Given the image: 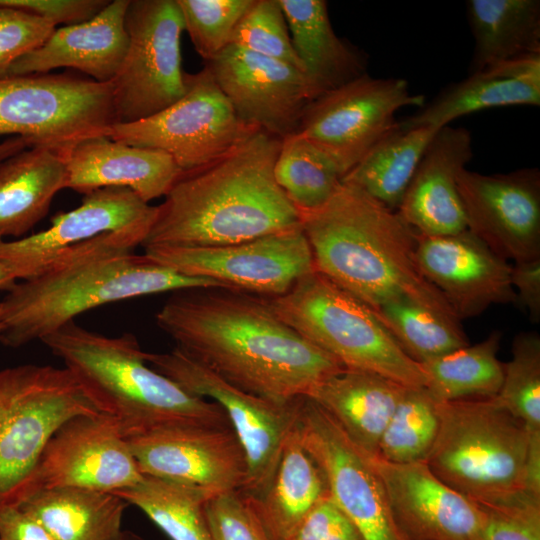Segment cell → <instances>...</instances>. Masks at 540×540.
I'll return each mask as SVG.
<instances>
[{
    "instance_id": "6da1fadb",
    "label": "cell",
    "mask_w": 540,
    "mask_h": 540,
    "mask_svg": "<svg viewBox=\"0 0 540 540\" xmlns=\"http://www.w3.org/2000/svg\"><path fill=\"white\" fill-rule=\"evenodd\" d=\"M156 323L231 385L277 402L309 396L345 367L284 323L264 297L225 287L172 292Z\"/></svg>"
},
{
    "instance_id": "7a4b0ae2",
    "label": "cell",
    "mask_w": 540,
    "mask_h": 540,
    "mask_svg": "<svg viewBox=\"0 0 540 540\" xmlns=\"http://www.w3.org/2000/svg\"><path fill=\"white\" fill-rule=\"evenodd\" d=\"M148 233H105L64 253L0 298V341L17 348L41 340L78 315L113 302L194 288L224 287L134 254ZM226 288V287H225Z\"/></svg>"
},
{
    "instance_id": "3957f363",
    "label": "cell",
    "mask_w": 540,
    "mask_h": 540,
    "mask_svg": "<svg viewBox=\"0 0 540 540\" xmlns=\"http://www.w3.org/2000/svg\"><path fill=\"white\" fill-rule=\"evenodd\" d=\"M281 143L258 130L210 164L182 173L157 206L142 247L225 245L300 226L299 210L274 177Z\"/></svg>"
},
{
    "instance_id": "277c9868",
    "label": "cell",
    "mask_w": 540,
    "mask_h": 540,
    "mask_svg": "<svg viewBox=\"0 0 540 540\" xmlns=\"http://www.w3.org/2000/svg\"><path fill=\"white\" fill-rule=\"evenodd\" d=\"M300 217L315 270L337 286L373 309L407 297L459 320L421 274L418 234L397 211L342 181L322 207Z\"/></svg>"
},
{
    "instance_id": "5b68a950",
    "label": "cell",
    "mask_w": 540,
    "mask_h": 540,
    "mask_svg": "<svg viewBox=\"0 0 540 540\" xmlns=\"http://www.w3.org/2000/svg\"><path fill=\"white\" fill-rule=\"evenodd\" d=\"M42 341L77 380L98 413L125 438L170 425H230L215 402L148 366L136 337H108L70 321Z\"/></svg>"
},
{
    "instance_id": "8992f818",
    "label": "cell",
    "mask_w": 540,
    "mask_h": 540,
    "mask_svg": "<svg viewBox=\"0 0 540 540\" xmlns=\"http://www.w3.org/2000/svg\"><path fill=\"white\" fill-rule=\"evenodd\" d=\"M425 463L475 503L540 493V435L530 434L496 396L440 402V428Z\"/></svg>"
},
{
    "instance_id": "52a82bcc",
    "label": "cell",
    "mask_w": 540,
    "mask_h": 540,
    "mask_svg": "<svg viewBox=\"0 0 540 540\" xmlns=\"http://www.w3.org/2000/svg\"><path fill=\"white\" fill-rule=\"evenodd\" d=\"M264 299L284 323L345 368L406 387L426 386L421 365L403 351L374 309L316 270L286 293Z\"/></svg>"
},
{
    "instance_id": "ba28073f",
    "label": "cell",
    "mask_w": 540,
    "mask_h": 540,
    "mask_svg": "<svg viewBox=\"0 0 540 540\" xmlns=\"http://www.w3.org/2000/svg\"><path fill=\"white\" fill-rule=\"evenodd\" d=\"M98 414L71 372L25 364L0 370V511L31 494L43 451L69 419Z\"/></svg>"
},
{
    "instance_id": "9c48e42d",
    "label": "cell",
    "mask_w": 540,
    "mask_h": 540,
    "mask_svg": "<svg viewBox=\"0 0 540 540\" xmlns=\"http://www.w3.org/2000/svg\"><path fill=\"white\" fill-rule=\"evenodd\" d=\"M111 82L70 72L0 77V135L58 153L116 124Z\"/></svg>"
},
{
    "instance_id": "30bf717a",
    "label": "cell",
    "mask_w": 540,
    "mask_h": 540,
    "mask_svg": "<svg viewBox=\"0 0 540 540\" xmlns=\"http://www.w3.org/2000/svg\"><path fill=\"white\" fill-rule=\"evenodd\" d=\"M261 130L241 120L205 65L185 73V92L163 111L112 125L107 136L169 154L182 172L204 167Z\"/></svg>"
},
{
    "instance_id": "8fae6325",
    "label": "cell",
    "mask_w": 540,
    "mask_h": 540,
    "mask_svg": "<svg viewBox=\"0 0 540 540\" xmlns=\"http://www.w3.org/2000/svg\"><path fill=\"white\" fill-rule=\"evenodd\" d=\"M128 47L111 81L117 123L151 117L185 92L181 35L183 17L176 0H130L125 14Z\"/></svg>"
},
{
    "instance_id": "7c38bea8",
    "label": "cell",
    "mask_w": 540,
    "mask_h": 540,
    "mask_svg": "<svg viewBox=\"0 0 540 540\" xmlns=\"http://www.w3.org/2000/svg\"><path fill=\"white\" fill-rule=\"evenodd\" d=\"M402 78L364 74L312 100L296 133L327 154L342 179L383 138L399 127L395 118L406 106L422 107Z\"/></svg>"
},
{
    "instance_id": "4fadbf2b",
    "label": "cell",
    "mask_w": 540,
    "mask_h": 540,
    "mask_svg": "<svg viewBox=\"0 0 540 540\" xmlns=\"http://www.w3.org/2000/svg\"><path fill=\"white\" fill-rule=\"evenodd\" d=\"M143 248L151 260L181 274L263 297L286 293L298 279L315 270L301 225L232 244Z\"/></svg>"
},
{
    "instance_id": "5bb4252c",
    "label": "cell",
    "mask_w": 540,
    "mask_h": 540,
    "mask_svg": "<svg viewBox=\"0 0 540 540\" xmlns=\"http://www.w3.org/2000/svg\"><path fill=\"white\" fill-rule=\"evenodd\" d=\"M145 360L192 395L212 399L226 414L248 462L243 490L260 494L276 468L286 436L292 429L299 399L273 402L245 392L215 375L177 348L168 353H147Z\"/></svg>"
},
{
    "instance_id": "9a60e30c",
    "label": "cell",
    "mask_w": 540,
    "mask_h": 540,
    "mask_svg": "<svg viewBox=\"0 0 540 540\" xmlns=\"http://www.w3.org/2000/svg\"><path fill=\"white\" fill-rule=\"evenodd\" d=\"M294 428L321 468L331 498L364 540H407L369 456L324 409L309 397H301Z\"/></svg>"
},
{
    "instance_id": "2e32d148",
    "label": "cell",
    "mask_w": 540,
    "mask_h": 540,
    "mask_svg": "<svg viewBox=\"0 0 540 540\" xmlns=\"http://www.w3.org/2000/svg\"><path fill=\"white\" fill-rule=\"evenodd\" d=\"M126 440L146 476L189 485L211 496L246 486L248 462L231 425H170Z\"/></svg>"
},
{
    "instance_id": "e0dca14e",
    "label": "cell",
    "mask_w": 540,
    "mask_h": 540,
    "mask_svg": "<svg viewBox=\"0 0 540 540\" xmlns=\"http://www.w3.org/2000/svg\"><path fill=\"white\" fill-rule=\"evenodd\" d=\"M457 188L467 229L505 260L540 258V172L485 175L462 169Z\"/></svg>"
},
{
    "instance_id": "ac0fdd59",
    "label": "cell",
    "mask_w": 540,
    "mask_h": 540,
    "mask_svg": "<svg viewBox=\"0 0 540 540\" xmlns=\"http://www.w3.org/2000/svg\"><path fill=\"white\" fill-rule=\"evenodd\" d=\"M143 478L113 419L100 413L79 415L66 421L47 443L30 496L62 487L115 492L133 487Z\"/></svg>"
},
{
    "instance_id": "d6986e66",
    "label": "cell",
    "mask_w": 540,
    "mask_h": 540,
    "mask_svg": "<svg viewBox=\"0 0 540 540\" xmlns=\"http://www.w3.org/2000/svg\"><path fill=\"white\" fill-rule=\"evenodd\" d=\"M156 215L157 206L128 188H99L84 194L77 208L56 214L46 230L12 241L0 239V262L17 280L28 279L69 250L105 233H149Z\"/></svg>"
},
{
    "instance_id": "ffe728a7",
    "label": "cell",
    "mask_w": 540,
    "mask_h": 540,
    "mask_svg": "<svg viewBox=\"0 0 540 540\" xmlns=\"http://www.w3.org/2000/svg\"><path fill=\"white\" fill-rule=\"evenodd\" d=\"M205 65L241 120L281 139L313 100L301 70L233 44Z\"/></svg>"
},
{
    "instance_id": "44dd1931",
    "label": "cell",
    "mask_w": 540,
    "mask_h": 540,
    "mask_svg": "<svg viewBox=\"0 0 540 540\" xmlns=\"http://www.w3.org/2000/svg\"><path fill=\"white\" fill-rule=\"evenodd\" d=\"M416 261L459 320L478 316L491 305L516 303L511 265L468 229L418 235Z\"/></svg>"
},
{
    "instance_id": "7402d4cb",
    "label": "cell",
    "mask_w": 540,
    "mask_h": 540,
    "mask_svg": "<svg viewBox=\"0 0 540 540\" xmlns=\"http://www.w3.org/2000/svg\"><path fill=\"white\" fill-rule=\"evenodd\" d=\"M369 458L407 540H482L478 505L441 481L425 462Z\"/></svg>"
},
{
    "instance_id": "603a6c76",
    "label": "cell",
    "mask_w": 540,
    "mask_h": 540,
    "mask_svg": "<svg viewBox=\"0 0 540 540\" xmlns=\"http://www.w3.org/2000/svg\"><path fill=\"white\" fill-rule=\"evenodd\" d=\"M472 157L467 129L448 125L433 136L397 209L418 235L442 236L467 229L457 176Z\"/></svg>"
},
{
    "instance_id": "cb8c5ba5",
    "label": "cell",
    "mask_w": 540,
    "mask_h": 540,
    "mask_svg": "<svg viewBox=\"0 0 540 540\" xmlns=\"http://www.w3.org/2000/svg\"><path fill=\"white\" fill-rule=\"evenodd\" d=\"M129 1H110L86 22L56 28L42 45L16 60L7 75L45 74L66 67L96 82H111L128 47L125 14Z\"/></svg>"
},
{
    "instance_id": "d4e9b609",
    "label": "cell",
    "mask_w": 540,
    "mask_h": 540,
    "mask_svg": "<svg viewBox=\"0 0 540 540\" xmlns=\"http://www.w3.org/2000/svg\"><path fill=\"white\" fill-rule=\"evenodd\" d=\"M66 188L86 194L124 187L146 202L165 196L183 173L161 150L128 145L106 135L86 139L61 156Z\"/></svg>"
},
{
    "instance_id": "484cf974",
    "label": "cell",
    "mask_w": 540,
    "mask_h": 540,
    "mask_svg": "<svg viewBox=\"0 0 540 540\" xmlns=\"http://www.w3.org/2000/svg\"><path fill=\"white\" fill-rule=\"evenodd\" d=\"M518 105H540V54L487 66L440 92L402 127L440 129L478 111Z\"/></svg>"
},
{
    "instance_id": "4316f807",
    "label": "cell",
    "mask_w": 540,
    "mask_h": 540,
    "mask_svg": "<svg viewBox=\"0 0 540 540\" xmlns=\"http://www.w3.org/2000/svg\"><path fill=\"white\" fill-rule=\"evenodd\" d=\"M313 100L366 74L363 52L338 37L324 0H278Z\"/></svg>"
},
{
    "instance_id": "83f0119b",
    "label": "cell",
    "mask_w": 540,
    "mask_h": 540,
    "mask_svg": "<svg viewBox=\"0 0 540 540\" xmlns=\"http://www.w3.org/2000/svg\"><path fill=\"white\" fill-rule=\"evenodd\" d=\"M405 388L381 375L345 368L322 381L307 397L324 409L358 448L375 456Z\"/></svg>"
},
{
    "instance_id": "f1b7e54d",
    "label": "cell",
    "mask_w": 540,
    "mask_h": 540,
    "mask_svg": "<svg viewBox=\"0 0 540 540\" xmlns=\"http://www.w3.org/2000/svg\"><path fill=\"white\" fill-rule=\"evenodd\" d=\"M328 494L321 468L300 442L293 425L264 490L256 496L246 495L269 540H288L309 511Z\"/></svg>"
},
{
    "instance_id": "f546056e",
    "label": "cell",
    "mask_w": 540,
    "mask_h": 540,
    "mask_svg": "<svg viewBox=\"0 0 540 540\" xmlns=\"http://www.w3.org/2000/svg\"><path fill=\"white\" fill-rule=\"evenodd\" d=\"M63 158L43 147H28L0 161V239L22 238L48 213L66 188Z\"/></svg>"
},
{
    "instance_id": "4dcf8cb0",
    "label": "cell",
    "mask_w": 540,
    "mask_h": 540,
    "mask_svg": "<svg viewBox=\"0 0 540 540\" xmlns=\"http://www.w3.org/2000/svg\"><path fill=\"white\" fill-rule=\"evenodd\" d=\"M128 505L112 492L62 487L37 491L18 508L53 540H116Z\"/></svg>"
},
{
    "instance_id": "1f68e13d",
    "label": "cell",
    "mask_w": 540,
    "mask_h": 540,
    "mask_svg": "<svg viewBox=\"0 0 540 540\" xmlns=\"http://www.w3.org/2000/svg\"><path fill=\"white\" fill-rule=\"evenodd\" d=\"M466 6L475 39L470 73L540 54L539 0H469Z\"/></svg>"
},
{
    "instance_id": "d6a6232c",
    "label": "cell",
    "mask_w": 540,
    "mask_h": 540,
    "mask_svg": "<svg viewBox=\"0 0 540 540\" xmlns=\"http://www.w3.org/2000/svg\"><path fill=\"white\" fill-rule=\"evenodd\" d=\"M439 129L399 127L377 143L342 181L397 211L418 163Z\"/></svg>"
},
{
    "instance_id": "836d02e7",
    "label": "cell",
    "mask_w": 540,
    "mask_h": 540,
    "mask_svg": "<svg viewBox=\"0 0 540 540\" xmlns=\"http://www.w3.org/2000/svg\"><path fill=\"white\" fill-rule=\"evenodd\" d=\"M501 336L493 331L477 344L421 363L425 388L440 402L497 396L504 376L498 359Z\"/></svg>"
},
{
    "instance_id": "e575fe53",
    "label": "cell",
    "mask_w": 540,
    "mask_h": 540,
    "mask_svg": "<svg viewBox=\"0 0 540 540\" xmlns=\"http://www.w3.org/2000/svg\"><path fill=\"white\" fill-rule=\"evenodd\" d=\"M139 508L171 540H212L205 506L213 497L198 488L146 476L112 492Z\"/></svg>"
},
{
    "instance_id": "d590c367",
    "label": "cell",
    "mask_w": 540,
    "mask_h": 540,
    "mask_svg": "<svg viewBox=\"0 0 540 540\" xmlns=\"http://www.w3.org/2000/svg\"><path fill=\"white\" fill-rule=\"evenodd\" d=\"M374 311L403 351L419 364L469 345L459 320L410 298L387 301Z\"/></svg>"
},
{
    "instance_id": "8d00e7d4",
    "label": "cell",
    "mask_w": 540,
    "mask_h": 540,
    "mask_svg": "<svg viewBox=\"0 0 540 540\" xmlns=\"http://www.w3.org/2000/svg\"><path fill=\"white\" fill-rule=\"evenodd\" d=\"M274 177L299 212L322 207L342 183L332 159L296 132L282 138Z\"/></svg>"
},
{
    "instance_id": "74e56055",
    "label": "cell",
    "mask_w": 540,
    "mask_h": 540,
    "mask_svg": "<svg viewBox=\"0 0 540 540\" xmlns=\"http://www.w3.org/2000/svg\"><path fill=\"white\" fill-rule=\"evenodd\" d=\"M440 428V401L425 387H406L375 457L391 463L425 462Z\"/></svg>"
},
{
    "instance_id": "f35d334b",
    "label": "cell",
    "mask_w": 540,
    "mask_h": 540,
    "mask_svg": "<svg viewBox=\"0 0 540 540\" xmlns=\"http://www.w3.org/2000/svg\"><path fill=\"white\" fill-rule=\"evenodd\" d=\"M500 403L532 435H540V336L520 332L512 342V358L504 364Z\"/></svg>"
},
{
    "instance_id": "ab89813d",
    "label": "cell",
    "mask_w": 540,
    "mask_h": 540,
    "mask_svg": "<svg viewBox=\"0 0 540 540\" xmlns=\"http://www.w3.org/2000/svg\"><path fill=\"white\" fill-rule=\"evenodd\" d=\"M184 30L196 52L209 62L228 45L232 34L254 0H176Z\"/></svg>"
},
{
    "instance_id": "60d3db41",
    "label": "cell",
    "mask_w": 540,
    "mask_h": 540,
    "mask_svg": "<svg viewBox=\"0 0 540 540\" xmlns=\"http://www.w3.org/2000/svg\"><path fill=\"white\" fill-rule=\"evenodd\" d=\"M230 44L283 61L304 73L278 0H254L237 24Z\"/></svg>"
},
{
    "instance_id": "b9f144b4",
    "label": "cell",
    "mask_w": 540,
    "mask_h": 540,
    "mask_svg": "<svg viewBox=\"0 0 540 540\" xmlns=\"http://www.w3.org/2000/svg\"><path fill=\"white\" fill-rule=\"evenodd\" d=\"M476 504L483 514L482 540H540V493L523 490Z\"/></svg>"
},
{
    "instance_id": "7bdbcfd3",
    "label": "cell",
    "mask_w": 540,
    "mask_h": 540,
    "mask_svg": "<svg viewBox=\"0 0 540 540\" xmlns=\"http://www.w3.org/2000/svg\"><path fill=\"white\" fill-rule=\"evenodd\" d=\"M205 512L212 540H269L248 496L241 490L211 497Z\"/></svg>"
},
{
    "instance_id": "ee69618b",
    "label": "cell",
    "mask_w": 540,
    "mask_h": 540,
    "mask_svg": "<svg viewBox=\"0 0 540 540\" xmlns=\"http://www.w3.org/2000/svg\"><path fill=\"white\" fill-rule=\"evenodd\" d=\"M56 26L33 13L0 4V77L23 55L42 45Z\"/></svg>"
},
{
    "instance_id": "f6af8a7d",
    "label": "cell",
    "mask_w": 540,
    "mask_h": 540,
    "mask_svg": "<svg viewBox=\"0 0 540 540\" xmlns=\"http://www.w3.org/2000/svg\"><path fill=\"white\" fill-rule=\"evenodd\" d=\"M288 540H364L330 494L304 517Z\"/></svg>"
},
{
    "instance_id": "bcb514c9",
    "label": "cell",
    "mask_w": 540,
    "mask_h": 540,
    "mask_svg": "<svg viewBox=\"0 0 540 540\" xmlns=\"http://www.w3.org/2000/svg\"><path fill=\"white\" fill-rule=\"evenodd\" d=\"M107 0H0L1 5L22 9L38 15L55 26L86 22L96 16Z\"/></svg>"
},
{
    "instance_id": "7dc6e473",
    "label": "cell",
    "mask_w": 540,
    "mask_h": 540,
    "mask_svg": "<svg viewBox=\"0 0 540 540\" xmlns=\"http://www.w3.org/2000/svg\"><path fill=\"white\" fill-rule=\"evenodd\" d=\"M511 284L516 303L527 310L530 320H540V258L514 262L511 266Z\"/></svg>"
},
{
    "instance_id": "c3c4849f",
    "label": "cell",
    "mask_w": 540,
    "mask_h": 540,
    "mask_svg": "<svg viewBox=\"0 0 540 540\" xmlns=\"http://www.w3.org/2000/svg\"><path fill=\"white\" fill-rule=\"evenodd\" d=\"M0 540H53L45 528L18 507L0 511Z\"/></svg>"
},
{
    "instance_id": "681fc988",
    "label": "cell",
    "mask_w": 540,
    "mask_h": 540,
    "mask_svg": "<svg viewBox=\"0 0 540 540\" xmlns=\"http://www.w3.org/2000/svg\"><path fill=\"white\" fill-rule=\"evenodd\" d=\"M31 147L30 143L22 137L13 136L0 142V161Z\"/></svg>"
},
{
    "instance_id": "f907efd6",
    "label": "cell",
    "mask_w": 540,
    "mask_h": 540,
    "mask_svg": "<svg viewBox=\"0 0 540 540\" xmlns=\"http://www.w3.org/2000/svg\"><path fill=\"white\" fill-rule=\"evenodd\" d=\"M17 282L11 270L0 262V290L9 291Z\"/></svg>"
},
{
    "instance_id": "816d5d0a",
    "label": "cell",
    "mask_w": 540,
    "mask_h": 540,
    "mask_svg": "<svg viewBox=\"0 0 540 540\" xmlns=\"http://www.w3.org/2000/svg\"><path fill=\"white\" fill-rule=\"evenodd\" d=\"M116 540H143L140 536L131 531H122Z\"/></svg>"
},
{
    "instance_id": "f5cc1de1",
    "label": "cell",
    "mask_w": 540,
    "mask_h": 540,
    "mask_svg": "<svg viewBox=\"0 0 540 540\" xmlns=\"http://www.w3.org/2000/svg\"><path fill=\"white\" fill-rule=\"evenodd\" d=\"M0 332H1V327H0Z\"/></svg>"
}]
</instances>
